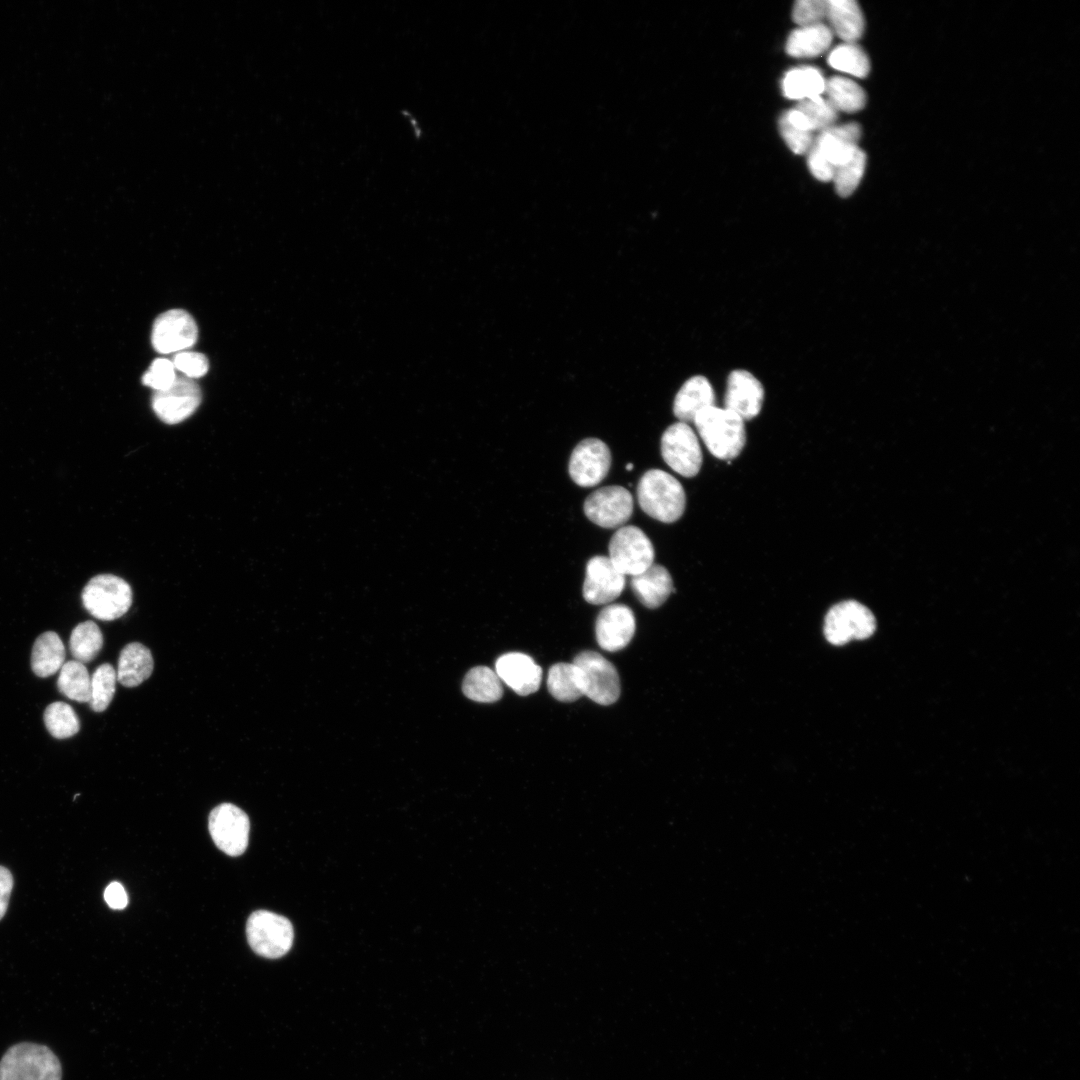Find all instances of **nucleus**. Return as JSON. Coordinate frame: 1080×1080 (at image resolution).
<instances>
[{
    "label": "nucleus",
    "mask_w": 1080,
    "mask_h": 1080,
    "mask_svg": "<svg viewBox=\"0 0 1080 1080\" xmlns=\"http://www.w3.org/2000/svg\"><path fill=\"white\" fill-rule=\"evenodd\" d=\"M693 423L709 452L718 459L736 458L746 443L744 420L715 405L699 412Z\"/></svg>",
    "instance_id": "1"
},
{
    "label": "nucleus",
    "mask_w": 1080,
    "mask_h": 1080,
    "mask_svg": "<svg viewBox=\"0 0 1080 1080\" xmlns=\"http://www.w3.org/2000/svg\"><path fill=\"white\" fill-rule=\"evenodd\" d=\"M641 509L650 517L664 523L677 521L684 513L686 495L681 483L660 469L646 471L637 486Z\"/></svg>",
    "instance_id": "2"
},
{
    "label": "nucleus",
    "mask_w": 1080,
    "mask_h": 1080,
    "mask_svg": "<svg viewBox=\"0 0 1080 1080\" xmlns=\"http://www.w3.org/2000/svg\"><path fill=\"white\" fill-rule=\"evenodd\" d=\"M62 1067L47 1046L21 1042L11 1046L0 1060V1080H61Z\"/></svg>",
    "instance_id": "3"
},
{
    "label": "nucleus",
    "mask_w": 1080,
    "mask_h": 1080,
    "mask_svg": "<svg viewBox=\"0 0 1080 1080\" xmlns=\"http://www.w3.org/2000/svg\"><path fill=\"white\" fill-rule=\"evenodd\" d=\"M81 597L85 609L93 617L103 621L120 618L132 604L130 585L111 574H101L90 579Z\"/></svg>",
    "instance_id": "4"
},
{
    "label": "nucleus",
    "mask_w": 1080,
    "mask_h": 1080,
    "mask_svg": "<svg viewBox=\"0 0 1080 1080\" xmlns=\"http://www.w3.org/2000/svg\"><path fill=\"white\" fill-rule=\"evenodd\" d=\"M824 636L835 646L851 640L869 638L876 630L874 614L855 600H845L833 605L824 619Z\"/></svg>",
    "instance_id": "5"
},
{
    "label": "nucleus",
    "mask_w": 1080,
    "mask_h": 1080,
    "mask_svg": "<svg viewBox=\"0 0 1080 1080\" xmlns=\"http://www.w3.org/2000/svg\"><path fill=\"white\" fill-rule=\"evenodd\" d=\"M246 935L252 950L270 959L285 955L294 939L291 922L284 916L266 910H258L250 915Z\"/></svg>",
    "instance_id": "6"
},
{
    "label": "nucleus",
    "mask_w": 1080,
    "mask_h": 1080,
    "mask_svg": "<svg viewBox=\"0 0 1080 1080\" xmlns=\"http://www.w3.org/2000/svg\"><path fill=\"white\" fill-rule=\"evenodd\" d=\"M608 550V558L623 575H638L654 563L651 540L633 525L618 528L610 539Z\"/></svg>",
    "instance_id": "7"
},
{
    "label": "nucleus",
    "mask_w": 1080,
    "mask_h": 1080,
    "mask_svg": "<svg viewBox=\"0 0 1080 1080\" xmlns=\"http://www.w3.org/2000/svg\"><path fill=\"white\" fill-rule=\"evenodd\" d=\"M579 670L583 696L610 705L620 696V679L614 665L595 651H582L573 662Z\"/></svg>",
    "instance_id": "8"
},
{
    "label": "nucleus",
    "mask_w": 1080,
    "mask_h": 1080,
    "mask_svg": "<svg viewBox=\"0 0 1080 1080\" xmlns=\"http://www.w3.org/2000/svg\"><path fill=\"white\" fill-rule=\"evenodd\" d=\"M661 455L672 470L688 478L696 476L702 465L698 438L687 423L680 421L663 432Z\"/></svg>",
    "instance_id": "9"
},
{
    "label": "nucleus",
    "mask_w": 1080,
    "mask_h": 1080,
    "mask_svg": "<svg viewBox=\"0 0 1080 1080\" xmlns=\"http://www.w3.org/2000/svg\"><path fill=\"white\" fill-rule=\"evenodd\" d=\"M209 832L215 845L230 856H239L248 846L250 822L247 814L231 803L216 806L209 815Z\"/></svg>",
    "instance_id": "10"
},
{
    "label": "nucleus",
    "mask_w": 1080,
    "mask_h": 1080,
    "mask_svg": "<svg viewBox=\"0 0 1080 1080\" xmlns=\"http://www.w3.org/2000/svg\"><path fill=\"white\" fill-rule=\"evenodd\" d=\"M586 517L602 528H618L626 523L633 513V497L622 486L601 487L584 501Z\"/></svg>",
    "instance_id": "11"
},
{
    "label": "nucleus",
    "mask_w": 1080,
    "mask_h": 1080,
    "mask_svg": "<svg viewBox=\"0 0 1080 1080\" xmlns=\"http://www.w3.org/2000/svg\"><path fill=\"white\" fill-rule=\"evenodd\" d=\"M197 338V324L185 310H168L154 321L151 341L157 352L167 354L185 351L195 344Z\"/></svg>",
    "instance_id": "12"
},
{
    "label": "nucleus",
    "mask_w": 1080,
    "mask_h": 1080,
    "mask_svg": "<svg viewBox=\"0 0 1080 1080\" xmlns=\"http://www.w3.org/2000/svg\"><path fill=\"white\" fill-rule=\"evenodd\" d=\"M201 398L200 387L194 379L177 377L168 389L154 393L152 408L164 423L177 424L196 411Z\"/></svg>",
    "instance_id": "13"
},
{
    "label": "nucleus",
    "mask_w": 1080,
    "mask_h": 1080,
    "mask_svg": "<svg viewBox=\"0 0 1080 1080\" xmlns=\"http://www.w3.org/2000/svg\"><path fill=\"white\" fill-rule=\"evenodd\" d=\"M611 466L609 447L600 439L586 438L573 449L569 460V475L581 487H594L608 474Z\"/></svg>",
    "instance_id": "14"
},
{
    "label": "nucleus",
    "mask_w": 1080,
    "mask_h": 1080,
    "mask_svg": "<svg viewBox=\"0 0 1080 1080\" xmlns=\"http://www.w3.org/2000/svg\"><path fill=\"white\" fill-rule=\"evenodd\" d=\"M625 587V575L620 573L606 556H594L587 562L582 594L594 605L615 600Z\"/></svg>",
    "instance_id": "15"
},
{
    "label": "nucleus",
    "mask_w": 1080,
    "mask_h": 1080,
    "mask_svg": "<svg viewBox=\"0 0 1080 1080\" xmlns=\"http://www.w3.org/2000/svg\"><path fill=\"white\" fill-rule=\"evenodd\" d=\"M764 401V388L750 372L733 370L727 379L724 408L734 412L744 421L756 417Z\"/></svg>",
    "instance_id": "16"
},
{
    "label": "nucleus",
    "mask_w": 1080,
    "mask_h": 1080,
    "mask_svg": "<svg viewBox=\"0 0 1080 1080\" xmlns=\"http://www.w3.org/2000/svg\"><path fill=\"white\" fill-rule=\"evenodd\" d=\"M635 617L633 611L623 604H612L604 607L595 623V634L599 646L607 651L615 652L625 648L632 640L635 632Z\"/></svg>",
    "instance_id": "17"
},
{
    "label": "nucleus",
    "mask_w": 1080,
    "mask_h": 1080,
    "mask_svg": "<svg viewBox=\"0 0 1080 1080\" xmlns=\"http://www.w3.org/2000/svg\"><path fill=\"white\" fill-rule=\"evenodd\" d=\"M495 672L515 693L526 696L536 692L541 684L542 669L527 654L510 652L500 656Z\"/></svg>",
    "instance_id": "18"
},
{
    "label": "nucleus",
    "mask_w": 1080,
    "mask_h": 1080,
    "mask_svg": "<svg viewBox=\"0 0 1080 1080\" xmlns=\"http://www.w3.org/2000/svg\"><path fill=\"white\" fill-rule=\"evenodd\" d=\"M861 136L857 123L833 125L819 133L812 146L835 167L848 160L856 150Z\"/></svg>",
    "instance_id": "19"
},
{
    "label": "nucleus",
    "mask_w": 1080,
    "mask_h": 1080,
    "mask_svg": "<svg viewBox=\"0 0 1080 1080\" xmlns=\"http://www.w3.org/2000/svg\"><path fill=\"white\" fill-rule=\"evenodd\" d=\"M715 405V393L709 380L692 376L684 382L673 402V413L680 422H693L702 410Z\"/></svg>",
    "instance_id": "20"
},
{
    "label": "nucleus",
    "mask_w": 1080,
    "mask_h": 1080,
    "mask_svg": "<svg viewBox=\"0 0 1080 1080\" xmlns=\"http://www.w3.org/2000/svg\"><path fill=\"white\" fill-rule=\"evenodd\" d=\"M630 586L638 600L650 609L660 607L672 591H675L669 571L655 563L642 573L632 576Z\"/></svg>",
    "instance_id": "21"
},
{
    "label": "nucleus",
    "mask_w": 1080,
    "mask_h": 1080,
    "mask_svg": "<svg viewBox=\"0 0 1080 1080\" xmlns=\"http://www.w3.org/2000/svg\"><path fill=\"white\" fill-rule=\"evenodd\" d=\"M153 668L150 650L141 643L132 642L120 652L117 680L125 687H136L150 677Z\"/></svg>",
    "instance_id": "22"
},
{
    "label": "nucleus",
    "mask_w": 1080,
    "mask_h": 1080,
    "mask_svg": "<svg viewBox=\"0 0 1080 1080\" xmlns=\"http://www.w3.org/2000/svg\"><path fill=\"white\" fill-rule=\"evenodd\" d=\"M826 18L833 32L845 42L854 43L863 34V13L854 0H828Z\"/></svg>",
    "instance_id": "23"
},
{
    "label": "nucleus",
    "mask_w": 1080,
    "mask_h": 1080,
    "mask_svg": "<svg viewBox=\"0 0 1080 1080\" xmlns=\"http://www.w3.org/2000/svg\"><path fill=\"white\" fill-rule=\"evenodd\" d=\"M65 647L56 632L46 631L34 642L31 653V669L41 678L58 672L65 663Z\"/></svg>",
    "instance_id": "24"
},
{
    "label": "nucleus",
    "mask_w": 1080,
    "mask_h": 1080,
    "mask_svg": "<svg viewBox=\"0 0 1080 1080\" xmlns=\"http://www.w3.org/2000/svg\"><path fill=\"white\" fill-rule=\"evenodd\" d=\"M832 42V31L823 23L800 26L786 41V52L792 57H815L826 51Z\"/></svg>",
    "instance_id": "25"
},
{
    "label": "nucleus",
    "mask_w": 1080,
    "mask_h": 1080,
    "mask_svg": "<svg viewBox=\"0 0 1080 1080\" xmlns=\"http://www.w3.org/2000/svg\"><path fill=\"white\" fill-rule=\"evenodd\" d=\"M826 80L815 67L802 66L790 69L782 79V91L785 97L803 100L820 96L825 90Z\"/></svg>",
    "instance_id": "26"
},
{
    "label": "nucleus",
    "mask_w": 1080,
    "mask_h": 1080,
    "mask_svg": "<svg viewBox=\"0 0 1080 1080\" xmlns=\"http://www.w3.org/2000/svg\"><path fill=\"white\" fill-rule=\"evenodd\" d=\"M824 92L827 94V100L837 111L857 112L866 104L865 91L855 81L846 77H830L826 80Z\"/></svg>",
    "instance_id": "27"
},
{
    "label": "nucleus",
    "mask_w": 1080,
    "mask_h": 1080,
    "mask_svg": "<svg viewBox=\"0 0 1080 1080\" xmlns=\"http://www.w3.org/2000/svg\"><path fill=\"white\" fill-rule=\"evenodd\" d=\"M463 692L469 699L483 703L495 702L503 695L500 678L486 666L474 667L466 674Z\"/></svg>",
    "instance_id": "28"
},
{
    "label": "nucleus",
    "mask_w": 1080,
    "mask_h": 1080,
    "mask_svg": "<svg viewBox=\"0 0 1080 1080\" xmlns=\"http://www.w3.org/2000/svg\"><path fill=\"white\" fill-rule=\"evenodd\" d=\"M550 694L561 702H573L583 696L581 677L574 663H556L547 676Z\"/></svg>",
    "instance_id": "29"
},
{
    "label": "nucleus",
    "mask_w": 1080,
    "mask_h": 1080,
    "mask_svg": "<svg viewBox=\"0 0 1080 1080\" xmlns=\"http://www.w3.org/2000/svg\"><path fill=\"white\" fill-rule=\"evenodd\" d=\"M58 690L67 698L89 703L91 678L85 665L77 660H70L59 670Z\"/></svg>",
    "instance_id": "30"
},
{
    "label": "nucleus",
    "mask_w": 1080,
    "mask_h": 1080,
    "mask_svg": "<svg viewBox=\"0 0 1080 1080\" xmlns=\"http://www.w3.org/2000/svg\"><path fill=\"white\" fill-rule=\"evenodd\" d=\"M103 647V635L93 621L79 623L71 632L69 639L70 653L81 663H88L96 658Z\"/></svg>",
    "instance_id": "31"
},
{
    "label": "nucleus",
    "mask_w": 1080,
    "mask_h": 1080,
    "mask_svg": "<svg viewBox=\"0 0 1080 1080\" xmlns=\"http://www.w3.org/2000/svg\"><path fill=\"white\" fill-rule=\"evenodd\" d=\"M827 61L832 68L859 78L866 77L870 71L867 54L853 42L836 46L829 53Z\"/></svg>",
    "instance_id": "32"
},
{
    "label": "nucleus",
    "mask_w": 1080,
    "mask_h": 1080,
    "mask_svg": "<svg viewBox=\"0 0 1080 1080\" xmlns=\"http://www.w3.org/2000/svg\"><path fill=\"white\" fill-rule=\"evenodd\" d=\"M48 732L57 739L74 736L80 730V720L67 703L57 701L49 704L43 715Z\"/></svg>",
    "instance_id": "33"
},
{
    "label": "nucleus",
    "mask_w": 1080,
    "mask_h": 1080,
    "mask_svg": "<svg viewBox=\"0 0 1080 1080\" xmlns=\"http://www.w3.org/2000/svg\"><path fill=\"white\" fill-rule=\"evenodd\" d=\"M866 165V155L859 147L844 163L835 167L833 181L836 192L841 197L850 196L858 187Z\"/></svg>",
    "instance_id": "34"
},
{
    "label": "nucleus",
    "mask_w": 1080,
    "mask_h": 1080,
    "mask_svg": "<svg viewBox=\"0 0 1080 1080\" xmlns=\"http://www.w3.org/2000/svg\"><path fill=\"white\" fill-rule=\"evenodd\" d=\"M117 673L109 663L96 668L91 677L90 708L94 712L107 709L115 694Z\"/></svg>",
    "instance_id": "35"
},
{
    "label": "nucleus",
    "mask_w": 1080,
    "mask_h": 1080,
    "mask_svg": "<svg viewBox=\"0 0 1080 1080\" xmlns=\"http://www.w3.org/2000/svg\"><path fill=\"white\" fill-rule=\"evenodd\" d=\"M795 108L806 117L812 131L828 129L837 119V110L821 95L803 99Z\"/></svg>",
    "instance_id": "36"
},
{
    "label": "nucleus",
    "mask_w": 1080,
    "mask_h": 1080,
    "mask_svg": "<svg viewBox=\"0 0 1080 1080\" xmlns=\"http://www.w3.org/2000/svg\"><path fill=\"white\" fill-rule=\"evenodd\" d=\"M176 378L173 362L165 358H158L152 362L149 369L144 373L142 382L157 392L168 389Z\"/></svg>",
    "instance_id": "37"
},
{
    "label": "nucleus",
    "mask_w": 1080,
    "mask_h": 1080,
    "mask_svg": "<svg viewBox=\"0 0 1080 1080\" xmlns=\"http://www.w3.org/2000/svg\"><path fill=\"white\" fill-rule=\"evenodd\" d=\"M778 126L782 138L795 154H805L810 150L814 141L813 132L791 124L783 114Z\"/></svg>",
    "instance_id": "38"
},
{
    "label": "nucleus",
    "mask_w": 1080,
    "mask_h": 1080,
    "mask_svg": "<svg viewBox=\"0 0 1080 1080\" xmlns=\"http://www.w3.org/2000/svg\"><path fill=\"white\" fill-rule=\"evenodd\" d=\"M827 15V1L799 0L794 4L792 18L800 26L822 23Z\"/></svg>",
    "instance_id": "39"
},
{
    "label": "nucleus",
    "mask_w": 1080,
    "mask_h": 1080,
    "mask_svg": "<svg viewBox=\"0 0 1080 1080\" xmlns=\"http://www.w3.org/2000/svg\"><path fill=\"white\" fill-rule=\"evenodd\" d=\"M172 362L175 369L181 371L186 377L191 379L202 377L208 372L209 368L206 356L198 352H178L175 354Z\"/></svg>",
    "instance_id": "40"
},
{
    "label": "nucleus",
    "mask_w": 1080,
    "mask_h": 1080,
    "mask_svg": "<svg viewBox=\"0 0 1080 1080\" xmlns=\"http://www.w3.org/2000/svg\"><path fill=\"white\" fill-rule=\"evenodd\" d=\"M808 154V166L812 175L820 181H831L834 175V167L821 153L811 146Z\"/></svg>",
    "instance_id": "41"
},
{
    "label": "nucleus",
    "mask_w": 1080,
    "mask_h": 1080,
    "mask_svg": "<svg viewBox=\"0 0 1080 1080\" xmlns=\"http://www.w3.org/2000/svg\"><path fill=\"white\" fill-rule=\"evenodd\" d=\"M104 899L112 909L121 910L128 904V895L119 882L110 883L104 891Z\"/></svg>",
    "instance_id": "42"
},
{
    "label": "nucleus",
    "mask_w": 1080,
    "mask_h": 1080,
    "mask_svg": "<svg viewBox=\"0 0 1080 1080\" xmlns=\"http://www.w3.org/2000/svg\"><path fill=\"white\" fill-rule=\"evenodd\" d=\"M13 888V876L4 866H0V920L4 917Z\"/></svg>",
    "instance_id": "43"
},
{
    "label": "nucleus",
    "mask_w": 1080,
    "mask_h": 1080,
    "mask_svg": "<svg viewBox=\"0 0 1080 1080\" xmlns=\"http://www.w3.org/2000/svg\"><path fill=\"white\" fill-rule=\"evenodd\" d=\"M633 468H634V466H633V464H632V463H627V465H626V470L630 471V470H632Z\"/></svg>",
    "instance_id": "44"
}]
</instances>
